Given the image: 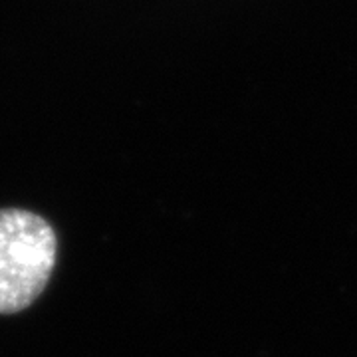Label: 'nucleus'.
<instances>
[{
    "label": "nucleus",
    "mask_w": 357,
    "mask_h": 357,
    "mask_svg": "<svg viewBox=\"0 0 357 357\" xmlns=\"http://www.w3.org/2000/svg\"><path fill=\"white\" fill-rule=\"evenodd\" d=\"M58 238L44 217L0 208V314H18L46 290L56 268Z\"/></svg>",
    "instance_id": "nucleus-1"
}]
</instances>
